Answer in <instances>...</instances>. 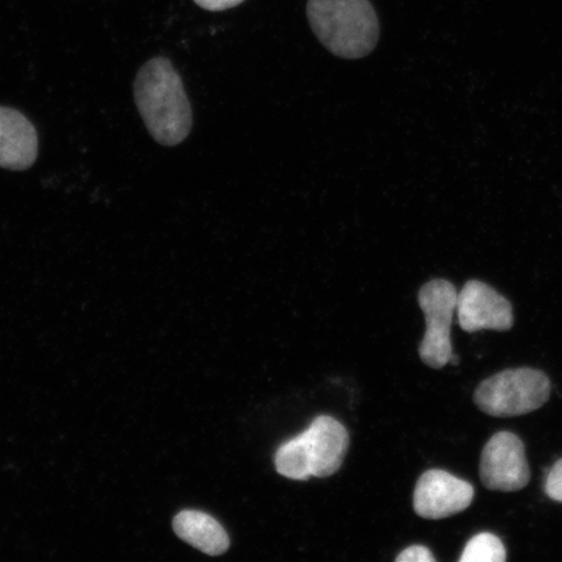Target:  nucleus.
Returning <instances> with one entry per match:
<instances>
[{"mask_svg":"<svg viewBox=\"0 0 562 562\" xmlns=\"http://www.w3.org/2000/svg\"><path fill=\"white\" fill-rule=\"evenodd\" d=\"M135 101L147 131L158 144L176 146L191 133V103L170 60L154 58L140 67L135 80Z\"/></svg>","mask_w":562,"mask_h":562,"instance_id":"obj_1","label":"nucleus"},{"mask_svg":"<svg viewBox=\"0 0 562 562\" xmlns=\"http://www.w3.org/2000/svg\"><path fill=\"white\" fill-rule=\"evenodd\" d=\"M307 19L329 53L361 59L378 45L379 21L369 0H308Z\"/></svg>","mask_w":562,"mask_h":562,"instance_id":"obj_2","label":"nucleus"},{"mask_svg":"<svg viewBox=\"0 0 562 562\" xmlns=\"http://www.w3.org/2000/svg\"><path fill=\"white\" fill-rule=\"evenodd\" d=\"M348 446L347 428L333 417L321 416L305 432L278 449V473L294 481L334 475L341 467Z\"/></svg>","mask_w":562,"mask_h":562,"instance_id":"obj_3","label":"nucleus"},{"mask_svg":"<svg viewBox=\"0 0 562 562\" xmlns=\"http://www.w3.org/2000/svg\"><path fill=\"white\" fill-rule=\"evenodd\" d=\"M551 397V382L543 371L508 369L487 378L474 392V403L492 417H518L536 412Z\"/></svg>","mask_w":562,"mask_h":562,"instance_id":"obj_4","label":"nucleus"},{"mask_svg":"<svg viewBox=\"0 0 562 562\" xmlns=\"http://www.w3.org/2000/svg\"><path fill=\"white\" fill-rule=\"evenodd\" d=\"M459 292L451 281L435 279L420 288L418 302L426 318V333L419 346L422 362L440 370L453 355L451 327Z\"/></svg>","mask_w":562,"mask_h":562,"instance_id":"obj_5","label":"nucleus"},{"mask_svg":"<svg viewBox=\"0 0 562 562\" xmlns=\"http://www.w3.org/2000/svg\"><path fill=\"white\" fill-rule=\"evenodd\" d=\"M480 476L490 491L524 490L531 477L524 441L509 431L495 434L483 448Z\"/></svg>","mask_w":562,"mask_h":562,"instance_id":"obj_6","label":"nucleus"},{"mask_svg":"<svg viewBox=\"0 0 562 562\" xmlns=\"http://www.w3.org/2000/svg\"><path fill=\"white\" fill-rule=\"evenodd\" d=\"M474 494L472 484L461 477L440 469L428 470L414 490V512L426 519L452 517L472 505Z\"/></svg>","mask_w":562,"mask_h":562,"instance_id":"obj_7","label":"nucleus"},{"mask_svg":"<svg viewBox=\"0 0 562 562\" xmlns=\"http://www.w3.org/2000/svg\"><path fill=\"white\" fill-rule=\"evenodd\" d=\"M457 315L463 331L482 329L509 331L515 323L510 302L494 288L480 280H469L457 299Z\"/></svg>","mask_w":562,"mask_h":562,"instance_id":"obj_8","label":"nucleus"},{"mask_svg":"<svg viewBox=\"0 0 562 562\" xmlns=\"http://www.w3.org/2000/svg\"><path fill=\"white\" fill-rule=\"evenodd\" d=\"M38 133L15 109L0 108V167L25 171L38 157Z\"/></svg>","mask_w":562,"mask_h":562,"instance_id":"obj_9","label":"nucleus"},{"mask_svg":"<svg viewBox=\"0 0 562 562\" xmlns=\"http://www.w3.org/2000/svg\"><path fill=\"white\" fill-rule=\"evenodd\" d=\"M173 530L176 536L209 557H220L229 548L228 533L215 518L206 513L180 512L173 518Z\"/></svg>","mask_w":562,"mask_h":562,"instance_id":"obj_10","label":"nucleus"},{"mask_svg":"<svg viewBox=\"0 0 562 562\" xmlns=\"http://www.w3.org/2000/svg\"><path fill=\"white\" fill-rule=\"evenodd\" d=\"M507 551L494 533L481 532L469 540L460 558L461 562H504Z\"/></svg>","mask_w":562,"mask_h":562,"instance_id":"obj_11","label":"nucleus"},{"mask_svg":"<svg viewBox=\"0 0 562 562\" xmlns=\"http://www.w3.org/2000/svg\"><path fill=\"white\" fill-rule=\"evenodd\" d=\"M546 494L551 501L562 503V459H560L547 475Z\"/></svg>","mask_w":562,"mask_h":562,"instance_id":"obj_12","label":"nucleus"},{"mask_svg":"<svg viewBox=\"0 0 562 562\" xmlns=\"http://www.w3.org/2000/svg\"><path fill=\"white\" fill-rule=\"evenodd\" d=\"M397 562H435V558L430 550L424 546H412L406 548L396 558Z\"/></svg>","mask_w":562,"mask_h":562,"instance_id":"obj_13","label":"nucleus"},{"mask_svg":"<svg viewBox=\"0 0 562 562\" xmlns=\"http://www.w3.org/2000/svg\"><path fill=\"white\" fill-rule=\"evenodd\" d=\"M244 2L245 0H194L195 4L207 11H226Z\"/></svg>","mask_w":562,"mask_h":562,"instance_id":"obj_14","label":"nucleus"},{"mask_svg":"<svg viewBox=\"0 0 562 562\" xmlns=\"http://www.w3.org/2000/svg\"><path fill=\"white\" fill-rule=\"evenodd\" d=\"M460 358L457 357L454 353L451 357V360H449V363L453 364V367H459Z\"/></svg>","mask_w":562,"mask_h":562,"instance_id":"obj_15","label":"nucleus"}]
</instances>
